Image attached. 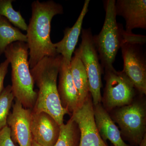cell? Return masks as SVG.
I'll return each instance as SVG.
<instances>
[{
  "label": "cell",
  "instance_id": "1",
  "mask_svg": "<svg viewBox=\"0 0 146 146\" xmlns=\"http://www.w3.org/2000/svg\"><path fill=\"white\" fill-rule=\"evenodd\" d=\"M31 7L32 16L26 35L31 69L44 58L58 54L50 39L51 23L55 16L63 13V6L52 1H35Z\"/></svg>",
  "mask_w": 146,
  "mask_h": 146
},
{
  "label": "cell",
  "instance_id": "2",
  "mask_svg": "<svg viewBox=\"0 0 146 146\" xmlns=\"http://www.w3.org/2000/svg\"><path fill=\"white\" fill-rule=\"evenodd\" d=\"M62 56H46L30 70L34 83L39 88L34 113L44 112L50 115L60 125L66 114L70 115L61 105L57 86V78Z\"/></svg>",
  "mask_w": 146,
  "mask_h": 146
},
{
  "label": "cell",
  "instance_id": "3",
  "mask_svg": "<svg viewBox=\"0 0 146 146\" xmlns=\"http://www.w3.org/2000/svg\"><path fill=\"white\" fill-rule=\"evenodd\" d=\"M4 53L11 65V86L15 98L25 108L32 110L37 92L34 90V81L30 69L27 44L14 42L7 47Z\"/></svg>",
  "mask_w": 146,
  "mask_h": 146
},
{
  "label": "cell",
  "instance_id": "4",
  "mask_svg": "<svg viewBox=\"0 0 146 146\" xmlns=\"http://www.w3.org/2000/svg\"><path fill=\"white\" fill-rule=\"evenodd\" d=\"M104 3L106 11L104 23L99 34L93 36V39L102 68L106 70L114 68L113 63L121 45L124 29L117 23L116 1L107 0Z\"/></svg>",
  "mask_w": 146,
  "mask_h": 146
},
{
  "label": "cell",
  "instance_id": "5",
  "mask_svg": "<svg viewBox=\"0 0 146 146\" xmlns=\"http://www.w3.org/2000/svg\"><path fill=\"white\" fill-rule=\"evenodd\" d=\"M146 36L127 33L124 30L121 48L123 61V72L141 96L146 94V60L143 46Z\"/></svg>",
  "mask_w": 146,
  "mask_h": 146
},
{
  "label": "cell",
  "instance_id": "6",
  "mask_svg": "<svg viewBox=\"0 0 146 146\" xmlns=\"http://www.w3.org/2000/svg\"><path fill=\"white\" fill-rule=\"evenodd\" d=\"M112 111L110 117L119 125L121 135L132 145L139 146L146 134L145 101L134 100L130 104Z\"/></svg>",
  "mask_w": 146,
  "mask_h": 146
},
{
  "label": "cell",
  "instance_id": "7",
  "mask_svg": "<svg viewBox=\"0 0 146 146\" xmlns=\"http://www.w3.org/2000/svg\"><path fill=\"white\" fill-rule=\"evenodd\" d=\"M81 32V42L75 51L86 70L89 82V93L91 95L93 105H95L102 102L101 89L102 86V68L100 63L99 57L91 29H83Z\"/></svg>",
  "mask_w": 146,
  "mask_h": 146
},
{
  "label": "cell",
  "instance_id": "8",
  "mask_svg": "<svg viewBox=\"0 0 146 146\" xmlns=\"http://www.w3.org/2000/svg\"><path fill=\"white\" fill-rule=\"evenodd\" d=\"M104 80L106 84L102 102L108 112L133 101L136 88L123 71H116L114 68L105 70Z\"/></svg>",
  "mask_w": 146,
  "mask_h": 146
},
{
  "label": "cell",
  "instance_id": "9",
  "mask_svg": "<svg viewBox=\"0 0 146 146\" xmlns=\"http://www.w3.org/2000/svg\"><path fill=\"white\" fill-rule=\"evenodd\" d=\"M71 115L80 132L79 146H108L102 139L97 129L91 94Z\"/></svg>",
  "mask_w": 146,
  "mask_h": 146
},
{
  "label": "cell",
  "instance_id": "10",
  "mask_svg": "<svg viewBox=\"0 0 146 146\" xmlns=\"http://www.w3.org/2000/svg\"><path fill=\"white\" fill-rule=\"evenodd\" d=\"M32 110L24 108L20 102L15 100L12 111L7 119V125L10 129L13 142L20 146H31L33 137L31 123Z\"/></svg>",
  "mask_w": 146,
  "mask_h": 146
},
{
  "label": "cell",
  "instance_id": "11",
  "mask_svg": "<svg viewBox=\"0 0 146 146\" xmlns=\"http://www.w3.org/2000/svg\"><path fill=\"white\" fill-rule=\"evenodd\" d=\"M31 127L33 139L42 146H54L60 132V125L46 112H32Z\"/></svg>",
  "mask_w": 146,
  "mask_h": 146
},
{
  "label": "cell",
  "instance_id": "12",
  "mask_svg": "<svg viewBox=\"0 0 146 146\" xmlns=\"http://www.w3.org/2000/svg\"><path fill=\"white\" fill-rule=\"evenodd\" d=\"M58 75L57 89L61 105L72 115L80 107L79 99L71 74L70 62L65 60L63 57Z\"/></svg>",
  "mask_w": 146,
  "mask_h": 146
},
{
  "label": "cell",
  "instance_id": "13",
  "mask_svg": "<svg viewBox=\"0 0 146 146\" xmlns=\"http://www.w3.org/2000/svg\"><path fill=\"white\" fill-rule=\"evenodd\" d=\"M115 9L117 16L125 20L126 32L132 33L135 29H146V0H117Z\"/></svg>",
  "mask_w": 146,
  "mask_h": 146
},
{
  "label": "cell",
  "instance_id": "14",
  "mask_svg": "<svg viewBox=\"0 0 146 146\" xmlns=\"http://www.w3.org/2000/svg\"><path fill=\"white\" fill-rule=\"evenodd\" d=\"M93 108L97 129L105 143L109 140L114 146H129L123 140L119 128L102 104L93 105Z\"/></svg>",
  "mask_w": 146,
  "mask_h": 146
},
{
  "label": "cell",
  "instance_id": "15",
  "mask_svg": "<svg viewBox=\"0 0 146 146\" xmlns=\"http://www.w3.org/2000/svg\"><path fill=\"white\" fill-rule=\"evenodd\" d=\"M90 1V0H85L75 23L72 27L65 29L63 39L60 42L54 44L58 54L61 55L65 60L69 62L71 61L82 30L84 19L88 12Z\"/></svg>",
  "mask_w": 146,
  "mask_h": 146
},
{
  "label": "cell",
  "instance_id": "16",
  "mask_svg": "<svg viewBox=\"0 0 146 146\" xmlns=\"http://www.w3.org/2000/svg\"><path fill=\"white\" fill-rule=\"evenodd\" d=\"M74 53L70 61L71 72L73 82L78 93L80 107L90 94L88 77L84 65L75 50Z\"/></svg>",
  "mask_w": 146,
  "mask_h": 146
},
{
  "label": "cell",
  "instance_id": "17",
  "mask_svg": "<svg viewBox=\"0 0 146 146\" xmlns=\"http://www.w3.org/2000/svg\"><path fill=\"white\" fill-rule=\"evenodd\" d=\"M17 42L27 43L26 35L13 27L5 17L0 15V56L9 45Z\"/></svg>",
  "mask_w": 146,
  "mask_h": 146
},
{
  "label": "cell",
  "instance_id": "18",
  "mask_svg": "<svg viewBox=\"0 0 146 146\" xmlns=\"http://www.w3.org/2000/svg\"><path fill=\"white\" fill-rule=\"evenodd\" d=\"M80 132L76 123L70 118L66 124L60 125V132L54 146H79Z\"/></svg>",
  "mask_w": 146,
  "mask_h": 146
},
{
  "label": "cell",
  "instance_id": "19",
  "mask_svg": "<svg viewBox=\"0 0 146 146\" xmlns=\"http://www.w3.org/2000/svg\"><path fill=\"white\" fill-rule=\"evenodd\" d=\"M12 0H0V15L5 17L15 26L27 31L28 25L20 11L14 10Z\"/></svg>",
  "mask_w": 146,
  "mask_h": 146
},
{
  "label": "cell",
  "instance_id": "20",
  "mask_svg": "<svg viewBox=\"0 0 146 146\" xmlns=\"http://www.w3.org/2000/svg\"><path fill=\"white\" fill-rule=\"evenodd\" d=\"M15 97L11 85L3 89L0 95V130L7 126V119Z\"/></svg>",
  "mask_w": 146,
  "mask_h": 146
},
{
  "label": "cell",
  "instance_id": "21",
  "mask_svg": "<svg viewBox=\"0 0 146 146\" xmlns=\"http://www.w3.org/2000/svg\"><path fill=\"white\" fill-rule=\"evenodd\" d=\"M0 146H16L11 138L10 129L7 125L0 130Z\"/></svg>",
  "mask_w": 146,
  "mask_h": 146
},
{
  "label": "cell",
  "instance_id": "22",
  "mask_svg": "<svg viewBox=\"0 0 146 146\" xmlns=\"http://www.w3.org/2000/svg\"><path fill=\"white\" fill-rule=\"evenodd\" d=\"M9 64V61L7 59L0 64V95L4 89V81L5 76L8 72Z\"/></svg>",
  "mask_w": 146,
  "mask_h": 146
},
{
  "label": "cell",
  "instance_id": "23",
  "mask_svg": "<svg viewBox=\"0 0 146 146\" xmlns=\"http://www.w3.org/2000/svg\"><path fill=\"white\" fill-rule=\"evenodd\" d=\"M139 146H146V134L144 136Z\"/></svg>",
  "mask_w": 146,
  "mask_h": 146
},
{
  "label": "cell",
  "instance_id": "24",
  "mask_svg": "<svg viewBox=\"0 0 146 146\" xmlns=\"http://www.w3.org/2000/svg\"><path fill=\"white\" fill-rule=\"evenodd\" d=\"M31 146H42L41 145H39V144L36 143L34 140H33Z\"/></svg>",
  "mask_w": 146,
  "mask_h": 146
}]
</instances>
